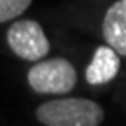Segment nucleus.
<instances>
[{
	"label": "nucleus",
	"instance_id": "f257e3e1",
	"mask_svg": "<svg viewBox=\"0 0 126 126\" xmlns=\"http://www.w3.org/2000/svg\"><path fill=\"white\" fill-rule=\"evenodd\" d=\"M37 119L44 126H98L103 121V109L86 98H60L42 103Z\"/></svg>",
	"mask_w": 126,
	"mask_h": 126
},
{
	"label": "nucleus",
	"instance_id": "f03ea898",
	"mask_svg": "<svg viewBox=\"0 0 126 126\" xmlns=\"http://www.w3.org/2000/svg\"><path fill=\"white\" fill-rule=\"evenodd\" d=\"M77 74L68 60L53 58L39 61L28 72V84L40 94H65L74 89Z\"/></svg>",
	"mask_w": 126,
	"mask_h": 126
},
{
	"label": "nucleus",
	"instance_id": "7ed1b4c3",
	"mask_svg": "<svg viewBox=\"0 0 126 126\" xmlns=\"http://www.w3.org/2000/svg\"><path fill=\"white\" fill-rule=\"evenodd\" d=\"M7 44L16 56L26 61H39L51 49L42 26L33 19L12 23L7 30Z\"/></svg>",
	"mask_w": 126,
	"mask_h": 126
},
{
	"label": "nucleus",
	"instance_id": "423d86ee",
	"mask_svg": "<svg viewBox=\"0 0 126 126\" xmlns=\"http://www.w3.org/2000/svg\"><path fill=\"white\" fill-rule=\"evenodd\" d=\"M30 4L32 0H0V21L5 23L21 16Z\"/></svg>",
	"mask_w": 126,
	"mask_h": 126
},
{
	"label": "nucleus",
	"instance_id": "39448f33",
	"mask_svg": "<svg viewBox=\"0 0 126 126\" xmlns=\"http://www.w3.org/2000/svg\"><path fill=\"white\" fill-rule=\"evenodd\" d=\"M102 28L107 44L126 56V0H117L109 7Z\"/></svg>",
	"mask_w": 126,
	"mask_h": 126
},
{
	"label": "nucleus",
	"instance_id": "20e7f679",
	"mask_svg": "<svg viewBox=\"0 0 126 126\" xmlns=\"http://www.w3.org/2000/svg\"><path fill=\"white\" fill-rule=\"evenodd\" d=\"M121 68L119 53L112 46H100L93 54V60L86 68V81L91 86H102L117 75Z\"/></svg>",
	"mask_w": 126,
	"mask_h": 126
}]
</instances>
